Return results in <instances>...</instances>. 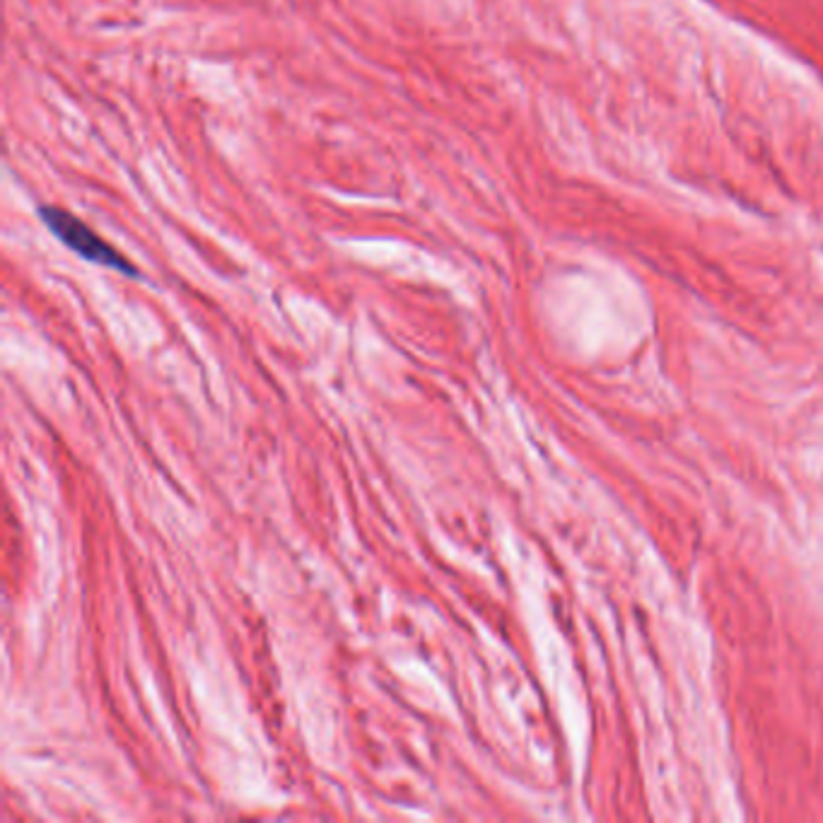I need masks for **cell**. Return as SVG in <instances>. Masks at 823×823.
<instances>
[{
    "label": "cell",
    "mask_w": 823,
    "mask_h": 823,
    "mask_svg": "<svg viewBox=\"0 0 823 823\" xmlns=\"http://www.w3.org/2000/svg\"><path fill=\"white\" fill-rule=\"evenodd\" d=\"M37 216L65 249H71L73 254H77L83 261L102 265V269H110L128 278H140L136 263L128 261L122 251L92 230L85 220L73 216L71 210H65L61 206H39Z\"/></svg>",
    "instance_id": "1"
}]
</instances>
